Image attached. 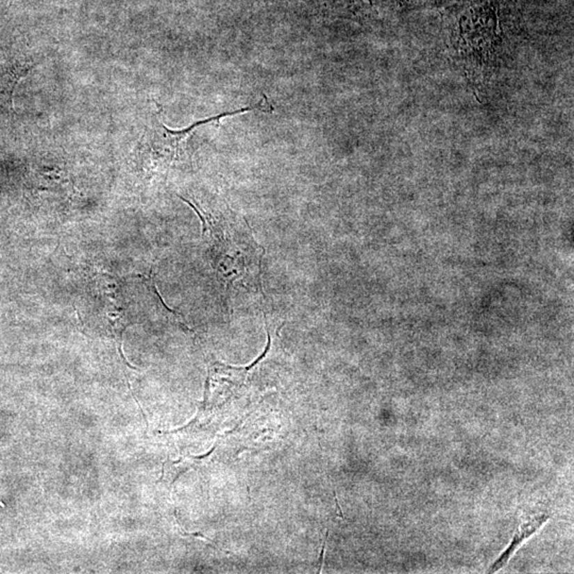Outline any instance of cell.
I'll use <instances>...</instances> for the list:
<instances>
[{
	"instance_id": "obj_1",
	"label": "cell",
	"mask_w": 574,
	"mask_h": 574,
	"mask_svg": "<svg viewBox=\"0 0 574 574\" xmlns=\"http://www.w3.org/2000/svg\"><path fill=\"white\" fill-rule=\"evenodd\" d=\"M549 518L550 517L547 513H541V515L533 516L531 518L525 520V523L520 525V527L517 529V532H516L509 547L505 550L504 553L501 554V557L489 568L488 573H495V572L502 569V568L507 565L509 559H511V555L515 553L517 548H518L525 539L531 537V535H533L536 531H539L541 525L547 523Z\"/></svg>"
}]
</instances>
